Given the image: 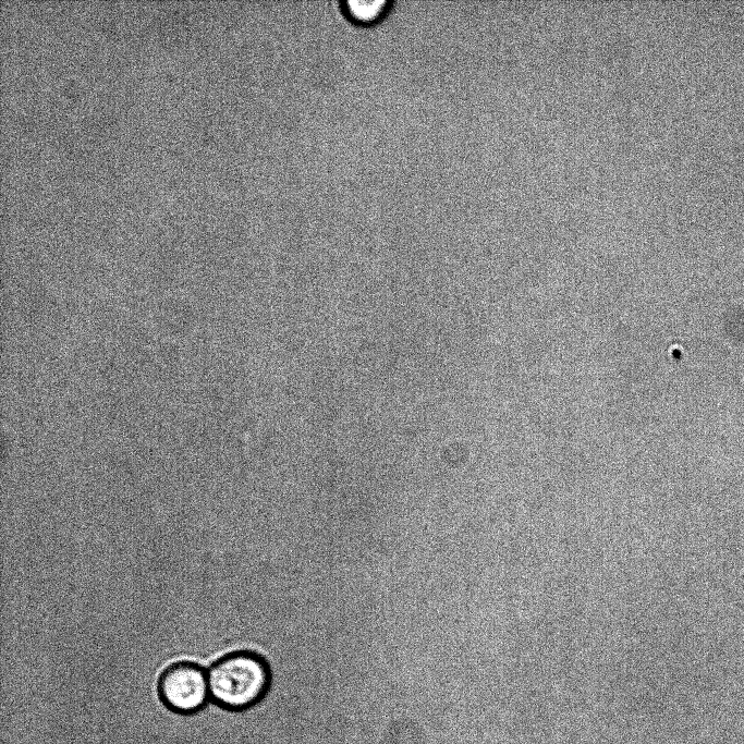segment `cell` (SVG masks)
Returning <instances> with one entry per match:
<instances>
[{
  "label": "cell",
  "instance_id": "obj_1",
  "mask_svg": "<svg viewBox=\"0 0 744 744\" xmlns=\"http://www.w3.org/2000/svg\"><path fill=\"white\" fill-rule=\"evenodd\" d=\"M272 673L267 660L253 651H235L209 669V697L219 708L243 712L258 706L270 693Z\"/></svg>",
  "mask_w": 744,
  "mask_h": 744
},
{
  "label": "cell",
  "instance_id": "obj_2",
  "mask_svg": "<svg viewBox=\"0 0 744 744\" xmlns=\"http://www.w3.org/2000/svg\"><path fill=\"white\" fill-rule=\"evenodd\" d=\"M157 692L166 708L178 715H193L209 697L208 674L192 662L169 666L159 676Z\"/></svg>",
  "mask_w": 744,
  "mask_h": 744
},
{
  "label": "cell",
  "instance_id": "obj_3",
  "mask_svg": "<svg viewBox=\"0 0 744 744\" xmlns=\"http://www.w3.org/2000/svg\"><path fill=\"white\" fill-rule=\"evenodd\" d=\"M392 7L388 0H345L341 2L342 14L358 25H373L383 19Z\"/></svg>",
  "mask_w": 744,
  "mask_h": 744
}]
</instances>
